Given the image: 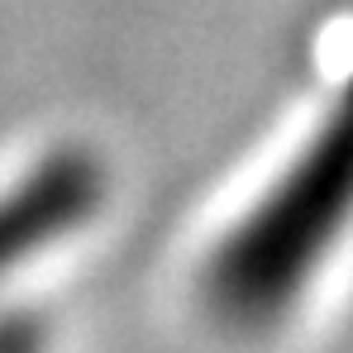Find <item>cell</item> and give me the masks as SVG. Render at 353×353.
<instances>
[{
	"label": "cell",
	"instance_id": "obj_1",
	"mask_svg": "<svg viewBox=\"0 0 353 353\" xmlns=\"http://www.w3.org/2000/svg\"><path fill=\"white\" fill-rule=\"evenodd\" d=\"M353 230V67L320 124L263 196L215 239L201 268L205 305L234 330H268L310 292Z\"/></svg>",
	"mask_w": 353,
	"mask_h": 353
},
{
	"label": "cell",
	"instance_id": "obj_2",
	"mask_svg": "<svg viewBox=\"0 0 353 353\" xmlns=\"http://www.w3.org/2000/svg\"><path fill=\"white\" fill-rule=\"evenodd\" d=\"M96 205V168L77 153L43 163L19 191L0 196V272L39 253L43 243L67 234Z\"/></svg>",
	"mask_w": 353,
	"mask_h": 353
}]
</instances>
